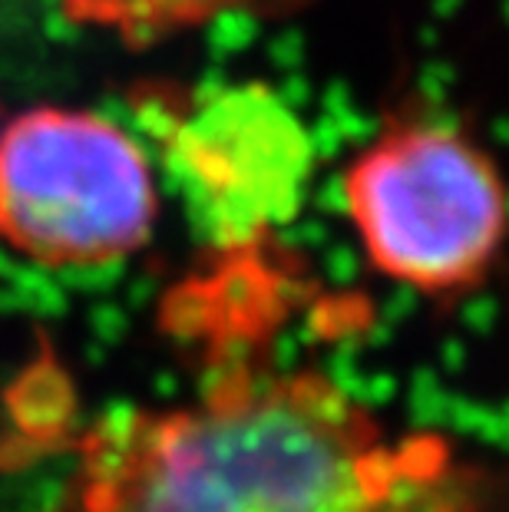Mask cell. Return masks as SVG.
I'll use <instances>...</instances> for the list:
<instances>
[{
  "label": "cell",
  "instance_id": "3957f363",
  "mask_svg": "<svg viewBox=\"0 0 509 512\" xmlns=\"http://www.w3.org/2000/svg\"><path fill=\"white\" fill-rule=\"evenodd\" d=\"M159 215L149 156L93 110L34 106L0 129V238L43 268L139 252Z\"/></svg>",
  "mask_w": 509,
  "mask_h": 512
},
{
  "label": "cell",
  "instance_id": "5b68a950",
  "mask_svg": "<svg viewBox=\"0 0 509 512\" xmlns=\"http://www.w3.org/2000/svg\"><path fill=\"white\" fill-rule=\"evenodd\" d=\"M258 4H275V0H60L63 14L73 24L106 30L126 43L159 40Z\"/></svg>",
  "mask_w": 509,
  "mask_h": 512
},
{
  "label": "cell",
  "instance_id": "7a4b0ae2",
  "mask_svg": "<svg viewBox=\"0 0 509 512\" xmlns=\"http://www.w3.org/2000/svg\"><path fill=\"white\" fill-rule=\"evenodd\" d=\"M341 195L371 268L424 298L480 288L509 238L500 166L450 123L384 126L348 162Z\"/></svg>",
  "mask_w": 509,
  "mask_h": 512
},
{
  "label": "cell",
  "instance_id": "277c9868",
  "mask_svg": "<svg viewBox=\"0 0 509 512\" xmlns=\"http://www.w3.org/2000/svg\"><path fill=\"white\" fill-rule=\"evenodd\" d=\"M166 149L189 205L222 242L288 222L311 172L308 129L258 83L202 96L172 123Z\"/></svg>",
  "mask_w": 509,
  "mask_h": 512
},
{
  "label": "cell",
  "instance_id": "6da1fadb",
  "mask_svg": "<svg viewBox=\"0 0 509 512\" xmlns=\"http://www.w3.org/2000/svg\"><path fill=\"white\" fill-rule=\"evenodd\" d=\"M457 443L394 430L324 370L232 367L196 400L106 413L40 512H490Z\"/></svg>",
  "mask_w": 509,
  "mask_h": 512
}]
</instances>
